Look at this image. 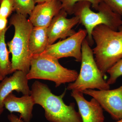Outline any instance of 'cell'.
<instances>
[{
    "instance_id": "cell-14",
    "label": "cell",
    "mask_w": 122,
    "mask_h": 122,
    "mask_svg": "<svg viewBox=\"0 0 122 122\" xmlns=\"http://www.w3.org/2000/svg\"><path fill=\"white\" fill-rule=\"evenodd\" d=\"M48 46L47 27L34 26L30 32L29 41L32 56L43 53Z\"/></svg>"
},
{
    "instance_id": "cell-18",
    "label": "cell",
    "mask_w": 122,
    "mask_h": 122,
    "mask_svg": "<svg viewBox=\"0 0 122 122\" xmlns=\"http://www.w3.org/2000/svg\"><path fill=\"white\" fill-rule=\"evenodd\" d=\"M110 77L107 81L109 85H113L118 78L122 76V58L115 64L107 71Z\"/></svg>"
},
{
    "instance_id": "cell-1",
    "label": "cell",
    "mask_w": 122,
    "mask_h": 122,
    "mask_svg": "<svg viewBox=\"0 0 122 122\" xmlns=\"http://www.w3.org/2000/svg\"><path fill=\"white\" fill-rule=\"evenodd\" d=\"M31 93L35 104L41 106L45 111L46 119L50 122H82L74 103L66 105L63 99L66 90L59 96L52 93L48 86L38 81L34 82Z\"/></svg>"
},
{
    "instance_id": "cell-13",
    "label": "cell",
    "mask_w": 122,
    "mask_h": 122,
    "mask_svg": "<svg viewBox=\"0 0 122 122\" xmlns=\"http://www.w3.org/2000/svg\"><path fill=\"white\" fill-rule=\"evenodd\" d=\"M31 95H23L18 97L12 93L9 94L4 101V107L11 113L17 112L24 122H30L33 117L32 111L35 105Z\"/></svg>"
},
{
    "instance_id": "cell-4",
    "label": "cell",
    "mask_w": 122,
    "mask_h": 122,
    "mask_svg": "<svg viewBox=\"0 0 122 122\" xmlns=\"http://www.w3.org/2000/svg\"><path fill=\"white\" fill-rule=\"evenodd\" d=\"M91 5L88 1H79L75 5L73 13L79 18V23L85 26L90 46L94 43L92 34L96 26L104 25L115 30H118L122 26V16L112 11L104 2L100 3L97 12L91 10Z\"/></svg>"
},
{
    "instance_id": "cell-6",
    "label": "cell",
    "mask_w": 122,
    "mask_h": 122,
    "mask_svg": "<svg viewBox=\"0 0 122 122\" xmlns=\"http://www.w3.org/2000/svg\"><path fill=\"white\" fill-rule=\"evenodd\" d=\"M81 51L80 73L76 81L69 84L67 89L83 93L89 89H110V85L104 79V76L96 64L93 51L86 38L82 42Z\"/></svg>"
},
{
    "instance_id": "cell-19",
    "label": "cell",
    "mask_w": 122,
    "mask_h": 122,
    "mask_svg": "<svg viewBox=\"0 0 122 122\" xmlns=\"http://www.w3.org/2000/svg\"><path fill=\"white\" fill-rule=\"evenodd\" d=\"M15 11L13 0H0V17L7 18Z\"/></svg>"
},
{
    "instance_id": "cell-25",
    "label": "cell",
    "mask_w": 122,
    "mask_h": 122,
    "mask_svg": "<svg viewBox=\"0 0 122 122\" xmlns=\"http://www.w3.org/2000/svg\"><path fill=\"white\" fill-rule=\"evenodd\" d=\"M122 122V119H120V120H118L117 122Z\"/></svg>"
},
{
    "instance_id": "cell-12",
    "label": "cell",
    "mask_w": 122,
    "mask_h": 122,
    "mask_svg": "<svg viewBox=\"0 0 122 122\" xmlns=\"http://www.w3.org/2000/svg\"><path fill=\"white\" fill-rule=\"evenodd\" d=\"M61 9V3L59 0L38 4L29 20L34 27L48 28L53 18Z\"/></svg>"
},
{
    "instance_id": "cell-11",
    "label": "cell",
    "mask_w": 122,
    "mask_h": 122,
    "mask_svg": "<svg viewBox=\"0 0 122 122\" xmlns=\"http://www.w3.org/2000/svg\"><path fill=\"white\" fill-rule=\"evenodd\" d=\"M83 92L72 91L71 96L76 101L82 122H104L103 108L94 98L90 101L84 97Z\"/></svg>"
},
{
    "instance_id": "cell-7",
    "label": "cell",
    "mask_w": 122,
    "mask_h": 122,
    "mask_svg": "<svg viewBox=\"0 0 122 122\" xmlns=\"http://www.w3.org/2000/svg\"><path fill=\"white\" fill-rule=\"evenodd\" d=\"M87 35L86 30L80 29L69 37L48 46L43 53L57 59L72 57L81 62L82 45Z\"/></svg>"
},
{
    "instance_id": "cell-3",
    "label": "cell",
    "mask_w": 122,
    "mask_h": 122,
    "mask_svg": "<svg viewBox=\"0 0 122 122\" xmlns=\"http://www.w3.org/2000/svg\"><path fill=\"white\" fill-rule=\"evenodd\" d=\"M10 24L15 29L13 38L7 44L12 55V71H21L27 74L32 56L29 47L30 36L34 26L26 17L17 13L12 16Z\"/></svg>"
},
{
    "instance_id": "cell-10",
    "label": "cell",
    "mask_w": 122,
    "mask_h": 122,
    "mask_svg": "<svg viewBox=\"0 0 122 122\" xmlns=\"http://www.w3.org/2000/svg\"><path fill=\"white\" fill-rule=\"evenodd\" d=\"M27 74L21 71L14 72L12 76L5 77L0 83V116L4 109V101L10 94L15 91L23 95H30L31 90L28 84Z\"/></svg>"
},
{
    "instance_id": "cell-21",
    "label": "cell",
    "mask_w": 122,
    "mask_h": 122,
    "mask_svg": "<svg viewBox=\"0 0 122 122\" xmlns=\"http://www.w3.org/2000/svg\"><path fill=\"white\" fill-rule=\"evenodd\" d=\"M8 118L10 122H24L21 118L12 113L8 115Z\"/></svg>"
},
{
    "instance_id": "cell-9",
    "label": "cell",
    "mask_w": 122,
    "mask_h": 122,
    "mask_svg": "<svg viewBox=\"0 0 122 122\" xmlns=\"http://www.w3.org/2000/svg\"><path fill=\"white\" fill-rule=\"evenodd\" d=\"M68 13L63 9L53 18L47 28L49 45L54 44L59 39H66L75 34L73 28L80 22L76 16L67 18Z\"/></svg>"
},
{
    "instance_id": "cell-5",
    "label": "cell",
    "mask_w": 122,
    "mask_h": 122,
    "mask_svg": "<svg viewBox=\"0 0 122 122\" xmlns=\"http://www.w3.org/2000/svg\"><path fill=\"white\" fill-rule=\"evenodd\" d=\"M79 74L75 70L63 67L58 59L44 54L33 55L31 58L29 72L27 74L28 80L40 79L55 82L56 87L62 84L75 81Z\"/></svg>"
},
{
    "instance_id": "cell-15",
    "label": "cell",
    "mask_w": 122,
    "mask_h": 122,
    "mask_svg": "<svg viewBox=\"0 0 122 122\" xmlns=\"http://www.w3.org/2000/svg\"><path fill=\"white\" fill-rule=\"evenodd\" d=\"M8 28L0 32V73L4 78L13 73L12 63L9 58V52L5 41V34Z\"/></svg>"
},
{
    "instance_id": "cell-16",
    "label": "cell",
    "mask_w": 122,
    "mask_h": 122,
    "mask_svg": "<svg viewBox=\"0 0 122 122\" xmlns=\"http://www.w3.org/2000/svg\"><path fill=\"white\" fill-rule=\"evenodd\" d=\"M14 10L16 13L27 17L35 7L34 0H13Z\"/></svg>"
},
{
    "instance_id": "cell-22",
    "label": "cell",
    "mask_w": 122,
    "mask_h": 122,
    "mask_svg": "<svg viewBox=\"0 0 122 122\" xmlns=\"http://www.w3.org/2000/svg\"><path fill=\"white\" fill-rule=\"evenodd\" d=\"M7 18L0 17V32L7 28Z\"/></svg>"
},
{
    "instance_id": "cell-17",
    "label": "cell",
    "mask_w": 122,
    "mask_h": 122,
    "mask_svg": "<svg viewBox=\"0 0 122 122\" xmlns=\"http://www.w3.org/2000/svg\"><path fill=\"white\" fill-rule=\"evenodd\" d=\"M61 3L62 9H63L69 15L73 14V10L75 5L77 2L85 1L90 2L92 7L97 10L102 0H59Z\"/></svg>"
},
{
    "instance_id": "cell-24",
    "label": "cell",
    "mask_w": 122,
    "mask_h": 122,
    "mask_svg": "<svg viewBox=\"0 0 122 122\" xmlns=\"http://www.w3.org/2000/svg\"><path fill=\"white\" fill-rule=\"evenodd\" d=\"M4 78L3 77V76H2V75H1V74L0 73V81H2Z\"/></svg>"
},
{
    "instance_id": "cell-8",
    "label": "cell",
    "mask_w": 122,
    "mask_h": 122,
    "mask_svg": "<svg viewBox=\"0 0 122 122\" xmlns=\"http://www.w3.org/2000/svg\"><path fill=\"white\" fill-rule=\"evenodd\" d=\"M83 94L91 96L99 103L114 120L122 119V85L113 90L87 89Z\"/></svg>"
},
{
    "instance_id": "cell-23",
    "label": "cell",
    "mask_w": 122,
    "mask_h": 122,
    "mask_svg": "<svg viewBox=\"0 0 122 122\" xmlns=\"http://www.w3.org/2000/svg\"><path fill=\"white\" fill-rule=\"evenodd\" d=\"M34 0L35 4L37 3L38 4H39L44 3V2L52 1L55 0Z\"/></svg>"
},
{
    "instance_id": "cell-20",
    "label": "cell",
    "mask_w": 122,
    "mask_h": 122,
    "mask_svg": "<svg viewBox=\"0 0 122 122\" xmlns=\"http://www.w3.org/2000/svg\"><path fill=\"white\" fill-rule=\"evenodd\" d=\"M112 10L122 17V0H102Z\"/></svg>"
},
{
    "instance_id": "cell-2",
    "label": "cell",
    "mask_w": 122,
    "mask_h": 122,
    "mask_svg": "<svg viewBox=\"0 0 122 122\" xmlns=\"http://www.w3.org/2000/svg\"><path fill=\"white\" fill-rule=\"evenodd\" d=\"M92 35L96 44L92 50L95 60L104 76L122 58V26L115 30L99 25L94 28Z\"/></svg>"
}]
</instances>
